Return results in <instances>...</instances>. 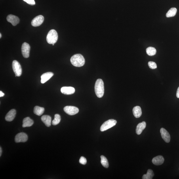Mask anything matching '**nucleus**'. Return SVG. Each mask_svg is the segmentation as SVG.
Instances as JSON below:
<instances>
[{
    "mask_svg": "<svg viewBox=\"0 0 179 179\" xmlns=\"http://www.w3.org/2000/svg\"><path fill=\"white\" fill-rule=\"evenodd\" d=\"M70 62L74 66L81 67L85 64V60L82 55L77 54L72 57L70 59Z\"/></svg>",
    "mask_w": 179,
    "mask_h": 179,
    "instance_id": "obj_1",
    "label": "nucleus"
},
{
    "mask_svg": "<svg viewBox=\"0 0 179 179\" xmlns=\"http://www.w3.org/2000/svg\"><path fill=\"white\" fill-rule=\"evenodd\" d=\"M95 90L97 97L99 98H101L104 96V83L102 80L99 79L97 80Z\"/></svg>",
    "mask_w": 179,
    "mask_h": 179,
    "instance_id": "obj_2",
    "label": "nucleus"
},
{
    "mask_svg": "<svg viewBox=\"0 0 179 179\" xmlns=\"http://www.w3.org/2000/svg\"><path fill=\"white\" fill-rule=\"evenodd\" d=\"M58 35L57 32L55 30L52 29L48 34L46 40L48 43L53 44L56 43L58 41Z\"/></svg>",
    "mask_w": 179,
    "mask_h": 179,
    "instance_id": "obj_3",
    "label": "nucleus"
},
{
    "mask_svg": "<svg viewBox=\"0 0 179 179\" xmlns=\"http://www.w3.org/2000/svg\"><path fill=\"white\" fill-rule=\"evenodd\" d=\"M117 123V121L113 119H111L104 122L100 128V130L101 131H106L113 126H115Z\"/></svg>",
    "mask_w": 179,
    "mask_h": 179,
    "instance_id": "obj_4",
    "label": "nucleus"
},
{
    "mask_svg": "<svg viewBox=\"0 0 179 179\" xmlns=\"http://www.w3.org/2000/svg\"><path fill=\"white\" fill-rule=\"evenodd\" d=\"M12 67L15 76H20L22 74V69L19 63L17 61L14 60L12 62Z\"/></svg>",
    "mask_w": 179,
    "mask_h": 179,
    "instance_id": "obj_5",
    "label": "nucleus"
},
{
    "mask_svg": "<svg viewBox=\"0 0 179 179\" xmlns=\"http://www.w3.org/2000/svg\"><path fill=\"white\" fill-rule=\"evenodd\" d=\"M64 109L65 112L70 115L76 114L79 111V109L77 107L72 106L65 107Z\"/></svg>",
    "mask_w": 179,
    "mask_h": 179,
    "instance_id": "obj_6",
    "label": "nucleus"
},
{
    "mask_svg": "<svg viewBox=\"0 0 179 179\" xmlns=\"http://www.w3.org/2000/svg\"><path fill=\"white\" fill-rule=\"evenodd\" d=\"M30 47L29 44L26 43H24L22 44L21 51L22 55L25 58H28L30 55Z\"/></svg>",
    "mask_w": 179,
    "mask_h": 179,
    "instance_id": "obj_7",
    "label": "nucleus"
},
{
    "mask_svg": "<svg viewBox=\"0 0 179 179\" xmlns=\"http://www.w3.org/2000/svg\"><path fill=\"white\" fill-rule=\"evenodd\" d=\"M28 137L27 135L24 133L21 132L16 135L15 141L16 143L25 142L28 140Z\"/></svg>",
    "mask_w": 179,
    "mask_h": 179,
    "instance_id": "obj_8",
    "label": "nucleus"
},
{
    "mask_svg": "<svg viewBox=\"0 0 179 179\" xmlns=\"http://www.w3.org/2000/svg\"><path fill=\"white\" fill-rule=\"evenodd\" d=\"M44 20V18L43 16H38L32 21L31 25L34 27L39 26L43 23Z\"/></svg>",
    "mask_w": 179,
    "mask_h": 179,
    "instance_id": "obj_9",
    "label": "nucleus"
},
{
    "mask_svg": "<svg viewBox=\"0 0 179 179\" xmlns=\"http://www.w3.org/2000/svg\"><path fill=\"white\" fill-rule=\"evenodd\" d=\"M6 19L8 22L11 23L13 26H16L20 22L19 19L17 16L11 14L8 15L6 18Z\"/></svg>",
    "mask_w": 179,
    "mask_h": 179,
    "instance_id": "obj_10",
    "label": "nucleus"
},
{
    "mask_svg": "<svg viewBox=\"0 0 179 179\" xmlns=\"http://www.w3.org/2000/svg\"><path fill=\"white\" fill-rule=\"evenodd\" d=\"M161 135L162 138L166 142L169 143L170 140V137L169 133L165 128H162L160 130Z\"/></svg>",
    "mask_w": 179,
    "mask_h": 179,
    "instance_id": "obj_11",
    "label": "nucleus"
},
{
    "mask_svg": "<svg viewBox=\"0 0 179 179\" xmlns=\"http://www.w3.org/2000/svg\"><path fill=\"white\" fill-rule=\"evenodd\" d=\"M61 92L63 94L70 95L74 93L75 89L73 87H64L61 88Z\"/></svg>",
    "mask_w": 179,
    "mask_h": 179,
    "instance_id": "obj_12",
    "label": "nucleus"
},
{
    "mask_svg": "<svg viewBox=\"0 0 179 179\" xmlns=\"http://www.w3.org/2000/svg\"><path fill=\"white\" fill-rule=\"evenodd\" d=\"M16 111L15 109H12L6 115L5 119L6 121L10 122L13 121L15 117Z\"/></svg>",
    "mask_w": 179,
    "mask_h": 179,
    "instance_id": "obj_13",
    "label": "nucleus"
},
{
    "mask_svg": "<svg viewBox=\"0 0 179 179\" xmlns=\"http://www.w3.org/2000/svg\"><path fill=\"white\" fill-rule=\"evenodd\" d=\"M53 73L48 72L43 74L41 76V83L44 84L49 80L54 75Z\"/></svg>",
    "mask_w": 179,
    "mask_h": 179,
    "instance_id": "obj_14",
    "label": "nucleus"
},
{
    "mask_svg": "<svg viewBox=\"0 0 179 179\" xmlns=\"http://www.w3.org/2000/svg\"><path fill=\"white\" fill-rule=\"evenodd\" d=\"M164 158L162 156H158L153 158L152 160L153 163L157 166L160 165L164 163Z\"/></svg>",
    "mask_w": 179,
    "mask_h": 179,
    "instance_id": "obj_15",
    "label": "nucleus"
},
{
    "mask_svg": "<svg viewBox=\"0 0 179 179\" xmlns=\"http://www.w3.org/2000/svg\"><path fill=\"white\" fill-rule=\"evenodd\" d=\"M146 122L143 121L141 123H139L137 126L136 131L137 134L140 135L142 133L143 131L146 127Z\"/></svg>",
    "mask_w": 179,
    "mask_h": 179,
    "instance_id": "obj_16",
    "label": "nucleus"
},
{
    "mask_svg": "<svg viewBox=\"0 0 179 179\" xmlns=\"http://www.w3.org/2000/svg\"><path fill=\"white\" fill-rule=\"evenodd\" d=\"M42 121L45 124L46 126L49 127L51 125L52 122L51 117L50 116L44 115L41 117Z\"/></svg>",
    "mask_w": 179,
    "mask_h": 179,
    "instance_id": "obj_17",
    "label": "nucleus"
},
{
    "mask_svg": "<svg viewBox=\"0 0 179 179\" xmlns=\"http://www.w3.org/2000/svg\"><path fill=\"white\" fill-rule=\"evenodd\" d=\"M34 124V121L29 117L25 118L23 120L22 127H30Z\"/></svg>",
    "mask_w": 179,
    "mask_h": 179,
    "instance_id": "obj_18",
    "label": "nucleus"
},
{
    "mask_svg": "<svg viewBox=\"0 0 179 179\" xmlns=\"http://www.w3.org/2000/svg\"><path fill=\"white\" fill-rule=\"evenodd\" d=\"M133 113L134 116L137 118H138L142 115L141 109L140 107L138 106L134 107L133 109Z\"/></svg>",
    "mask_w": 179,
    "mask_h": 179,
    "instance_id": "obj_19",
    "label": "nucleus"
},
{
    "mask_svg": "<svg viewBox=\"0 0 179 179\" xmlns=\"http://www.w3.org/2000/svg\"><path fill=\"white\" fill-rule=\"evenodd\" d=\"M45 109L43 107L36 106L34 109V113L38 116H41L44 113Z\"/></svg>",
    "mask_w": 179,
    "mask_h": 179,
    "instance_id": "obj_20",
    "label": "nucleus"
},
{
    "mask_svg": "<svg viewBox=\"0 0 179 179\" xmlns=\"http://www.w3.org/2000/svg\"><path fill=\"white\" fill-rule=\"evenodd\" d=\"M177 11V10L176 8H172L168 10L166 14V16L167 18L173 17L176 15Z\"/></svg>",
    "mask_w": 179,
    "mask_h": 179,
    "instance_id": "obj_21",
    "label": "nucleus"
},
{
    "mask_svg": "<svg viewBox=\"0 0 179 179\" xmlns=\"http://www.w3.org/2000/svg\"><path fill=\"white\" fill-rule=\"evenodd\" d=\"M154 174L152 170L149 169L147 171L146 174L143 175L142 178L143 179H152L154 176Z\"/></svg>",
    "mask_w": 179,
    "mask_h": 179,
    "instance_id": "obj_22",
    "label": "nucleus"
},
{
    "mask_svg": "<svg viewBox=\"0 0 179 179\" xmlns=\"http://www.w3.org/2000/svg\"><path fill=\"white\" fill-rule=\"evenodd\" d=\"M146 53L148 55L152 56L156 54L157 50L156 48L152 47H149L146 50Z\"/></svg>",
    "mask_w": 179,
    "mask_h": 179,
    "instance_id": "obj_23",
    "label": "nucleus"
},
{
    "mask_svg": "<svg viewBox=\"0 0 179 179\" xmlns=\"http://www.w3.org/2000/svg\"><path fill=\"white\" fill-rule=\"evenodd\" d=\"M101 163L103 167L106 168H108L109 164L106 158L104 156H101Z\"/></svg>",
    "mask_w": 179,
    "mask_h": 179,
    "instance_id": "obj_24",
    "label": "nucleus"
},
{
    "mask_svg": "<svg viewBox=\"0 0 179 179\" xmlns=\"http://www.w3.org/2000/svg\"><path fill=\"white\" fill-rule=\"evenodd\" d=\"M61 121L60 115L58 114H56L54 115V119L52 122V125H56L60 123Z\"/></svg>",
    "mask_w": 179,
    "mask_h": 179,
    "instance_id": "obj_25",
    "label": "nucleus"
},
{
    "mask_svg": "<svg viewBox=\"0 0 179 179\" xmlns=\"http://www.w3.org/2000/svg\"><path fill=\"white\" fill-rule=\"evenodd\" d=\"M148 65L150 68L152 69H155L157 68V65L155 62H149Z\"/></svg>",
    "mask_w": 179,
    "mask_h": 179,
    "instance_id": "obj_26",
    "label": "nucleus"
},
{
    "mask_svg": "<svg viewBox=\"0 0 179 179\" xmlns=\"http://www.w3.org/2000/svg\"><path fill=\"white\" fill-rule=\"evenodd\" d=\"M79 163L82 165H85L87 163V160L84 157H81L79 160Z\"/></svg>",
    "mask_w": 179,
    "mask_h": 179,
    "instance_id": "obj_27",
    "label": "nucleus"
},
{
    "mask_svg": "<svg viewBox=\"0 0 179 179\" xmlns=\"http://www.w3.org/2000/svg\"><path fill=\"white\" fill-rule=\"evenodd\" d=\"M23 1L26 2L29 5H35V2L34 0H23Z\"/></svg>",
    "mask_w": 179,
    "mask_h": 179,
    "instance_id": "obj_28",
    "label": "nucleus"
},
{
    "mask_svg": "<svg viewBox=\"0 0 179 179\" xmlns=\"http://www.w3.org/2000/svg\"><path fill=\"white\" fill-rule=\"evenodd\" d=\"M176 96L177 97L179 98V87L177 91Z\"/></svg>",
    "mask_w": 179,
    "mask_h": 179,
    "instance_id": "obj_29",
    "label": "nucleus"
},
{
    "mask_svg": "<svg viewBox=\"0 0 179 179\" xmlns=\"http://www.w3.org/2000/svg\"><path fill=\"white\" fill-rule=\"evenodd\" d=\"M4 96H5V94L3 93V92L1 91H0V97H3Z\"/></svg>",
    "mask_w": 179,
    "mask_h": 179,
    "instance_id": "obj_30",
    "label": "nucleus"
},
{
    "mask_svg": "<svg viewBox=\"0 0 179 179\" xmlns=\"http://www.w3.org/2000/svg\"><path fill=\"white\" fill-rule=\"evenodd\" d=\"M2 152V148H1H1H0V156H1V155Z\"/></svg>",
    "mask_w": 179,
    "mask_h": 179,
    "instance_id": "obj_31",
    "label": "nucleus"
},
{
    "mask_svg": "<svg viewBox=\"0 0 179 179\" xmlns=\"http://www.w3.org/2000/svg\"><path fill=\"white\" fill-rule=\"evenodd\" d=\"M1 37H2V35H1V33L0 34V38H1Z\"/></svg>",
    "mask_w": 179,
    "mask_h": 179,
    "instance_id": "obj_32",
    "label": "nucleus"
},
{
    "mask_svg": "<svg viewBox=\"0 0 179 179\" xmlns=\"http://www.w3.org/2000/svg\"><path fill=\"white\" fill-rule=\"evenodd\" d=\"M52 45L54 46V44H52Z\"/></svg>",
    "mask_w": 179,
    "mask_h": 179,
    "instance_id": "obj_33",
    "label": "nucleus"
}]
</instances>
